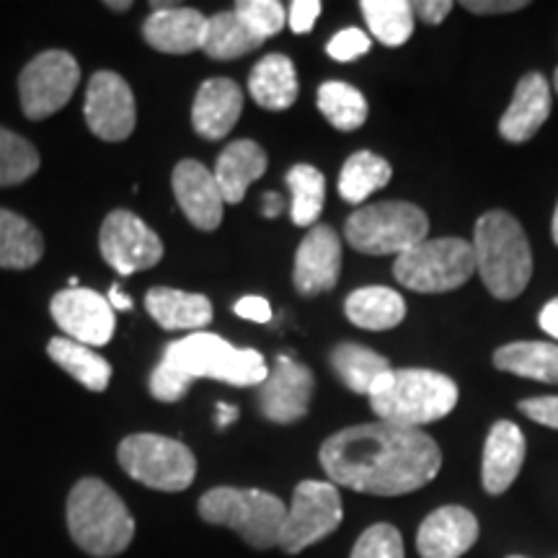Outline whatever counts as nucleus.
<instances>
[{"label": "nucleus", "mask_w": 558, "mask_h": 558, "mask_svg": "<svg viewBox=\"0 0 558 558\" xmlns=\"http://www.w3.org/2000/svg\"><path fill=\"white\" fill-rule=\"evenodd\" d=\"M320 465L333 486L373 497H401L435 481L442 452L422 429L375 422L331 435L320 445Z\"/></svg>", "instance_id": "f257e3e1"}, {"label": "nucleus", "mask_w": 558, "mask_h": 558, "mask_svg": "<svg viewBox=\"0 0 558 558\" xmlns=\"http://www.w3.org/2000/svg\"><path fill=\"white\" fill-rule=\"evenodd\" d=\"M267 375V362L256 349H239L218 333L194 331L166 347L163 360L150 375V393L153 399L173 403L190 393L192 383L197 378H213L228 383V386L246 388L262 386Z\"/></svg>", "instance_id": "f03ea898"}, {"label": "nucleus", "mask_w": 558, "mask_h": 558, "mask_svg": "<svg viewBox=\"0 0 558 558\" xmlns=\"http://www.w3.org/2000/svg\"><path fill=\"white\" fill-rule=\"evenodd\" d=\"M458 386L448 375L435 369H393L383 375L369 390L373 414L396 427L418 429L445 418L458 403Z\"/></svg>", "instance_id": "7ed1b4c3"}, {"label": "nucleus", "mask_w": 558, "mask_h": 558, "mask_svg": "<svg viewBox=\"0 0 558 558\" xmlns=\"http://www.w3.org/2000/svg\"><path fill=\"white\" fill-rule=\"evenodd\" d=\"M68 530L88 556L111 558L130 548L135 520L114 488L99 478H83L68 497Z\"/></svg>", "instance_id": "20e7f679"}, {"label": "nucleus", "mask_w": 558, "mask_h": 558, "mask_svg": "<svg viewBox=\"0 0 558 558\" xmlns=\"http://www.w3.org/2000/svg\"><path fill=\"white\" fill-rule=\"evenodd\" d=\"M476 269L497 300H514L533 277V251L518 218L494 209L481 215L473 230Z\"/></svg>", "instance_id": "39448f33"}, {"label": "nucleus", "mask_w": 558, "mask_h": 558, "mask_svg": "<svg viewBox=\"0 0 558 558\" xmlns=\"http://www.w3.org/2000/svg\"><path fill=\"white\" fill-rule=\"evenodd\" d=\"M199 518L209 525H222L239 533L248 546L271 548L279 546L288 507L275 494L262 488H209L199 499Z\"/></svg>", "instance_id": "423d86ee"}, {"label": "nucleus", "mask_w": 558, "mask_h": 558, "mask_svg": "<svg viewBox=\"0 0 558 558\" xmlns=\"http://www.w3.org/2000/svg\"><path fill=\"white\" fill-rule=\"evenodd\" d=\"M344 233L360 254L401 256L427 241L429 220L411 202H375L349 215Z\"/></svg>", "instance_id": "0eeeda50"}, {"label": "nucleus", "mask_w": 558, "mask_h": 558, "mask_svg": "<svg viewBox=\"0 0 558 558\" xmlns=\"http://www.w3.org/2000/svg\"><path fill=\"white\" fill-rule=\"evenodd\" d=\"M476 271L473 243L463 239H427L396 256L393 275L414 292H450L463 288Z\"/></svg>", "instance_id": "6e6552de"}, {"label": "nucleus", "mask_w": 558, "mask_h": 558, "mask_svg": "<svg viewBox=\"0 0 558 558\" xmlns=\"http://www.w3.org/2000/svg\"><path fill=\"white\" fill-rule=\"evenodd\" d=\"M117 458L130 478L156 492H184L197 476V460L184 442L150 432L124 437Z\"/></svg>", "instance_id": "1a4fd4ad"}, {"label": "nucleus", "mask_w": 558, "mask_h": 558, "mask_svg": "<svg viewBox=\"0 0 558 558\" xmlns=\"http://www.w3.org/2000/svg\"><path fill=\"white\" fill-rule=\"evenodd\" d=\"M341 518L344 507H341L339 488L331 481H300L279 533V548L295 556L313 543L329 538L341 525Z\"/></svg>", "instance_id": "9d476101"}, {"label": "nucleus", "mask_w": 558, "mask_h": 558, "mask_svg": "<svg viewBox=\"0 0 558 558\" xmlns=\"http://www.w3.org/2000/svg\"><path fill=\"white\" fill-rule=\"evenodd\" d=\"M81 68L70 52L50 50L34 58L19 78L21 109L29 120H47L73 99Z\"/></svg>", "instance_id": "9b49d317"}, {"label": "nucleus", "mask_w": 558, "mask_h": 558, "mask_svg": "<svg viewBox=\"0 0 558 558\" xmlns=\"http://www.w3.org/2000/svg\"><path fill=\"white\" fill-rule=\"evenodd\" d=\"M99 248L109 267L122 277L156 267L163 259V241L130 209H114L107 215Z\"/></svg>", "instance_id": "f8f14e48"}, {"label": "nucleus", "mask_w": 558, "mask_h": 558, "mask_svg": "<svg viewBox=\"0 0 558 558\" xmlns=\"http://www.w3.org/2000/svg\"><path fill=\"white\" fill-rule=\"evenodd\" d=\"M86 124L96 137L107 143H122L132 135L137 122L135 96L122 75L101 70L88 81L86 88Z\"/></svg>", "instance_id": "ddd939ff"}, {"label": "nucleus", "mask_w": 558, "mask_h": 558, "mask_svg": "<svg viewBox=\"0 0 558 558\" xmlns=\"http://www.w3.org/2000/svg\"><path fill=\"white\" fill-rule=\"evenodd\" d=\"M52 318L68 339L86 347H104L114 337V308L88 288H68L52 298Z\"/></svg>", "instance_id": "4468645a"}, {"label": "nucleus", "mask_w": 558, "mask_h": 558, "mask_svg": "<svg viewBox=\"0 0 558 558\" xmlns=\"http://www.w3.org/2000/svg\"><path fill=\"white\" fill-rule=\"evenodd\" d=\"M313 399V373L292 357H277L259 390L262 414L275 424L303 418Z\"/></svg>", "instance_id": "2eb2a0df"}, {"label": "nucleus", "mask_w": 558, "mask_h": 558, "mask_svg": "<svg viewBox=\"0 0 558 558\" xmlns=\"http://www.w3.org/2000/svg\"><path fill=\"white\" fill-rule=\"evenodd\" d=\"M341 271V241L329 226H313L295 254L292 282L300 295L313 298L337 288Z\"/></svg>", "instance_id": "dca6fc26"}, {"label": "nucleus", "mask_w": 558, "mask_h": 558, "mask_svg": "<svg viewBox=\"0 0 558 558\" xmlns=\"http://www.w3.org/2000/svg\"><path fill=\"white\" fill-rule=\"evenodd\" d=\"M173 197H177L181 213L199 230H215L222 222V199L215 173H209L199 160H181L171 177Z\"/></svg>", "instance_id": "f3484780"}, {"label": "nucleus", "mask_w": 558, "mask_h": 558, "mask_svg": "<svg viewBox=\"0 0 558 558\" xmlns=\"http://www.w3.org/2000/svg\"><path fill=\"white\" fill-rule=\"evenodd\" d=\"M478 541V520L465 507H439L422 522L416 548L422 558H460Z\"/></svg>", "instance_id": "a211bd4d"}, {"label": "nucleus", "mask_w": 558, "mask_h": 558, "mask_svg": "<svg viewBox=\"0 0 558 558\" xmlns=\"http://www.w3.org/2000/svg\"><path fill=\"white\" fill-rule=\"evenodd\" d=\"M148 21L143 24V37L153 50L166 54H190L202 50L207 32V16L197 9L184 5H153Z\"/></svg>", "instance_id": "6ab92c4d"}, {"label": "nucleus", "mask_w": 558, "mask_h": 558, "mask_svg": "<svg viewBox=\"0 0 558 558\" xmlns=\"http://www.w3.org/2000/svg\"><path fill=\"white\" fill-rule=\"evenodd\" d=\"M243 111V90L230 78H209L199 86L192 107V128L199 137L220 140L235 128Z\"/></svg>", "instance_id": "aec40b11"}, {"label": "nucleus", "mask_w": 558, "mask_h": 558, "mask_svg": "<svg viewBox=\"0 0 558 558\" xmlns=\"http://www.w3.org/2000/svg\"><path fill=\"white\" fill-rule=\"evenodd\" d=\"M522 463H525V435H522V429L512 422H497L484 445L481 481H484L486 492L494 497L505 494L520 476Z\"/></svg>", "instance_id": "412c9836"}, {"label": "nucleus", "mask_w": 558, "mask_h": 558, "mask_svg": "<svg viewBox=\"0 0 558 558\" xmlns=\"http://www.w3.org/2000/svg\"><path fill=\"white\" fill-rule=\"evenodd\" d=\"M550 114V88L541 73H527L514 88L512 104L499 122L501 137L509 143H525L546 124Z\"/></svg>", "instance_id": "4be33fe9"}, {"label": "nucleus", "mask_w": 558, "mask_h": 558, "mask_svg": "<svg viewBox=\"0 0 558 558\" xmlns=\"http://www.w3.org/2000/svg\"><path fill=\"white\" fill-rule=\"evenodd\" d=\"M267 171V153L254 140H235L220 153L215 166V181H218L222 199L228 205H239L246 197L248 186L259 181Z\"/></svg>", "instance_id": "5701e85b"}, {"label": "nucleus", "mask_w": 558, "mask_h": 558, "mask_svg": "<svg viewBox=\"0 0 558 558\" xmlns=\"http://www.w3.org/2000/svg\"><path fill=\"white\" fill-rule=\"evenodd\" d=\"M145 308L166 331H199L213 320V303L205 295L173 288H153L145 295Z\"/></svg>", "instance_id": "b1692460"}, {"label": "nucleus", "mask_w": 558, "mask_h": 558, "mask_svg": "<svg viewBox=\"0 0 558 558\" xmlns=\"http://www.w3.org/2000/svg\"><path fill=\"white\" fill-rule=\"evenodd\" d=\"M248 94L262 109L284 111L298 99V73L288 54H267L248 75Z\"/></svg>", "instance_id": "393cba45"}, {"label": "nucleus", "mask_w": 558, "mask_h": 558, "mask_svg": "<svg viewBox=\"0 0 558 558\" xmlns=\"http://www.w3.org/2000/svg\"><path fill=\"white\" fill-rule=\"evenodd\" d=\"M347 318L367 331H388L407 316V303L390 288H360L347 298Z\"/></svg>", "instance_id": "a878e982"}, {"label": "nucleus", "mask_w": 558, "mask_h": 558, "mask_svg": "<svg viewBox=\"0 0 558 558\" xmlns=\"http://www.w3.org/2000/svg\"><path fill=\"white\" fill-rule=\"evenodd\" d=\"M494 365L505 373L538 383H558V344L548 341H514L494 352Z\"/></svg>", "instance_id": "bb28decb"}, {"label": "nucleus", "mask_w": 558, "mask_h": 558, "mask_svg": "<svg viewBox=\"0 0 558 558\" xmlns=\"http://www.w3.org/2000/svg\"><path fill=\"white\" fill-rule=\"evenodd\" d=\"M47 354H50L54 365L65 369L68 375H73L83 388L96 390V393H104L109 388L111 365L101 354H96L94 349L81 344V341L58 337L47 344Z\"/></svg>", "instance_id": "cd10ccee"}, {"label": "nucleus", "mask_w": 558, "mask_h": 558, "mask_svg": "<svg viewBox=\"0 0 558 558\" xmlns=\"http://www.w3.org/2000/svg\"><path fill=\"white\" fill-rule=\"evenodd\" d=\"M45 254L39 230L11 209H0V267L32 269Z\"/></svg>", "instance_id": "c85d7f7f"}, {"label": "nucleus", "mask_w": 558, "mask_h": 558, "mask_svg": "<svg viewBox=\"0 0 558 558\" xmlns=\"http://www.w3.org/2000/svg\"><path fill=\"white\" fill-rule=\"evenodd\" d=\"M264 39L256 37L248 29V24L235 11H222L207 19L205 32V50L207 58L213 60H239L256 47H262Z\"/></svg>", "instance_id": "c756f323"}, {"label": "nucleus", "mask_w": 558, "mask_h": 558, "mask_svg": "<svg viewBox=\"0 0 558 558\" xmlns=\"http://www.w3.org/2000/svg\"><path fill=\"white\" fill-rule=\"evenodd\" d=\"M331 367L349 390L365 396H369V390H373V386L383 375L390 373L388 360L383 354L360 344H339L333 349Z\"/></svg>", "instance_id": "7c9ffc66"}, {"label": "nucleus", "mask_w": 558, "mask_h": 558, "mask_svg": "<svg viewBox=\"0 0 558 558\" xmlns=\"http://www.w3.org/2000/svg\"><path fill=\"white\" fill-rule=\"evenodd\" d=\"M393 177L388 160L369 150H360L347 158L344 169L339 173V194L349 205H360L369 194L383 190Z\"/></svg>", "instance_id": "2f4dec72"}, {"label": "nucleus", "mask_w": 558, "mask_h": 558, "mask_svg": "<svg viewBox=\"0 0 558 558\" xmlns=\"http://www.w3.org/2000/svg\"><path fill=\"white\" fill-rule=\"evenodd\" d=\"M360 9L373 37L386 47L407 45L414 34V9L409 0H362Z\"/></svg>", "instance_id": "473e14b6"}, {"label": "nucleus", "mask_w": 558, "mask_h": 558, "mask_svg": "<svg viewBox=\"0 0 558 558\" xmlns=\"http://www.w3.org/2000/svg\"><path fill=\"white\" fill-rule=\"evenodd\" d=\"M318 109L326 117V122L339 132L360 130L367 120L365 96L341 81H329L318 88Z\"/></svg>", "instance_id": "72a5a7b5"}, {"label": "nucleus", "mask_w": 558, "mask_h": 558, "mask_svg": "<svg viewBox=\"0 0 558 558\" xmlns=\"http://www.w3.org/2000/svg\"><path fill=\"white\" fill-rule=\"evenodd\" d=\"M288 186L292 192V222L300 228L316 226L326 202L324 173L308 163H298L288 171Z\"/></svg>", "instance_id": "f704fd0d"}, {"label": "nucleus", "mask_w": 558, "mask_h": 558, "mask_svg": "<svg viewBox=\"0 0 558 558\" xmlns=\"http://www.w3.org/2000/svg\"><path fill=\"white\" fill-rule=\"evenodd\" d=\"M39 169V153L29 140L0 128V186H13L34 177Z\"/></svg>", "instance_id": "c9c22d12"}, {"label": "nucleus", "mask_w": 558, "mask_h": 558, "mask_svg": "<svg viewBox=\"0 0 558 558\" xmlns=\"http://www.w3.org/2000/svg\"><path fill=\"white\" fill-rule=\"evenodd\" d=\"M233 11L239 13V16L248 24V29L264 41L282 32L284 24H288V11H284V5L277 3V0H241V3H235Z\"/></svg>", "instance_id": "e433bc0d"}, {"label": "nucleus", "mask_w": 558, "mask_h": 558, "mask_svg": "<svg viewBox=\"0 0 558 558\" xmlns=\"http://www.w3.org/2000/svg\"><path fill=\"white\" fill-rule=\"evenodd\" d=\"M349 558H403L401 533L393 525H386V522L367 527L360 535V541L354 543Z\"/></svg>", "instance_id": "4c0bfd02"}, {"label": "nucleus", "mask_w": 558, "mask_h": 558, "mask_svg": "<svg viewBox=\"0 0 558 558\" xmlns=\"http://www.w3.org/2000/svg\"><path fill=\"white\" fill-rule=\"evenodd\" d=\"M326 52H329V58L337 62H352L369 52V37L362 29L349 26V29H341L337 37L329 41Z\"/></svg>", "instance_id": "58836bf2"}, {"label": "nucleus", "mask_w": 558, "mask_h": 558, "mask_svg": "<svg viewBox=\"0 0 558 558\" xmlns=\"http://www.w3.org/2000/svg\"><path fill=\"white\" fill-rule=\"evenodd\" d=\"M520 411L543 427L558 429V396H541V399H525L520 403Z\"/></svg>", "instance_id": "ea45409f"}, {"label": "nucleus", "mask_w": 558, "mask_h": 558, "mask_svg": "<svg viewBox=\"0 0 558 558\" xmlns=\"http://www.w3.org/2000/svg\"><path fill=\"white\" fill-rule=\"evenodd\" d=\"M320 16L318 0H292L290 3V29L295 34H305L313 29L316 19Z\"/></svg>", "instance_id": "a19ab883"}, {"label": "nucleus", "mask_w": 558, "mask_h": 558, "mask_svg": "<svg viewBox=\"0 0 558 558\" xmlns=\"http://www.w3.org/2000/svg\"><path fill=\"white\" fill-rule=\"evenodd\" d=\"M233 313H235V316L246 318V320H254V324H267V320L271 318V305H269L267 298L246 295L233 305Z\"/></svg>", "instance_id": "79ce46f5"}, {"label": "nucleus", "mask_w": 558, "mask_h": 558, "mask_svg": "<svg viewBox=\"0 0 558 558\" xmlns=\"http://www.w3.org/2000/svg\"><path fill=\"white\" fill-rule=\"evenodd\" d=\"M411 9L424 24H439V21L448 19L452 3L450 0H418V3H411Z\"/></svg>", "instance_id": "37998d69"}, {"label": "nucleus", "mask_w": 558, "mask_h": 558, "mask_svg": "<svg viewBox=\"0 0 558 558\" xmlns=\"http://www.w3.org/2000/svg\"><path fill=\"white\" fill-rule=\"evenodd\" d=\"M465 9L471 13H509V11H520L525 9V0H492V3H486V0H465Z\"/></svg>", "instance_id": "c03bdc74"}, {"label": "nucleus", "mask_w": 558, "mask_h": 558, "mask_svg": "<svg viewBox=\"0 0 558 558\" xmlns=\"http://www.w3.org/2000/svg\"><path fill=\"white\" fill-rule=\"evenodd\" d=\"M538 324H541V329L548 333V337L558 339V298L548 300V303H546V308L541 311V318H538Z\"/></svg>", "instance_id": "a18cd8bd"}, {"label": "nucleus", "mask_w": 558, "mask_h": 558, "mask_svg": "<svg viewBox=\"0 0 558 558\" xmlns=\"http://www.w3.org/2000/svg\"><path fill=\"white\" fill-rule=\"evenodd\" d=\"M282 209H284V202H282V197H279L277 192L264 194V199H262V213H264V218H277V215L282 213Z\"/></svg>", "instance_id": "49530a36"}, {"label": "nucleus", "mask_w": 558, "mask_h": 558, "mask_svg": "<svg viewBox=\"0 0 558 558\" xmlns=\"http://www.w3.org/2000/svg\"><path fill=\"white\" fill-rule=\"evenodd\" d=\"M107 300H109V305L114 311H130L132 308V300H130V295H124L120 284H111Z\"/></svg>", "instance_id": "de8ad7c7"}, {"label": "nucleus", "mask_w": 558, "mask_h": 558, "mask_svg": "<svg viewBox=\"0 0 558 558\" xmlns=\"http://www.w3.org/2000/svg\"><path fill=\"white\" fill-rule=\"evenodd\" d=\"M235 418H239V409L230 407V403H218V427H228V424H233Z\"/></svg>", "instance_id": "09e8293b"}, {"label": "nucleus", "mask_w": 558, "mask_h": 558, "mask_svg": "<svg viewBox=\"0 0 558 558\" xmlns=\"http://www.w3.org/2000/svg\"><path fill=\"white\" fill-rule=\"evenodd\" d=\"M554 241L558 246V205H556V213H554Z\"/></svg>", "instance_id": "8fccbe9b"}, {"label": "nucleus", "mask_w": 558, "mask_h": 558, "mask_svg": "<svg viewBox=\"0 0 558 558\" xmlns=\"http://www.w3.org/2000/svg\"><path fill=\"white\" fill-rule=\"evenodd\" d=\"M107 5H109V9H117V11H128L132 3H107Z\"/></svg>", "instance_id": "3c124183"}, {"label": "nucleus", "mask_w": 558, "mask_h": 558, "mask_svg": "<svg viewBox=\"0 0 558 558\" xmlns=\"http://www.w3.org/2000/svg\"><path fill=\"white\" fill-rule=\"evenodd\" d=\"M554 81H556V90H558V68H556V78Z\"/></svg>", "instance_id": "603ef678"}, {"label": "nucleus", "mask_w": 558, "mask_h": 558, "mask_svg": "<svg viewBox=\"0 0 558 558\" xmlns=\"http://www.w3.org/2000/svg\"><path fill=\"white\" fill-rule=\"evenodd\" d=\"M509 558H525V556H509Z\"/></svg>", "instance_id": "864d4df0"}]
</instances>
